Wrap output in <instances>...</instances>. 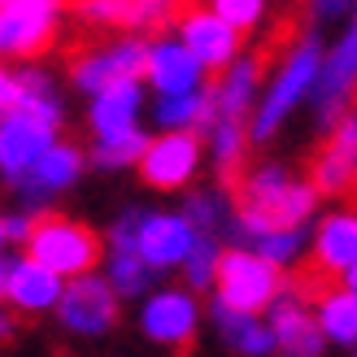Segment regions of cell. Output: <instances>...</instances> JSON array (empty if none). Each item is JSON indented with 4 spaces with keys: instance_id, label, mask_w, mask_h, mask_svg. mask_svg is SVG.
I'll list each match as a JSON object with an SVG mask.
<instances>
[{
    "instance_id": "cell-1",
    "label": "cell",
    "mask_w": 357,
    "mask_h": 357,
    "mask_svg": "<svg viewBox=\"0 0 357 357\" xmlns=\"http://www.w3.org/2000/svg\"><path fill=\"white\" fill-rule=\"evenodd\" d=\"M61 100L44 70H9L0 79V170L17 183L57 144Z\"/></svg>"
},
{
    "instance_id": "cell-2",
    "label": "cell",
    "mask_w": 357,
    "mask_h": 357,
    "mask_svg": "<svg viewBox=\"0 0 357 357\" xmlns=\"http://www.w3.org/2000/svg\"><path fill=\"white\" fill-rule=\"evenodd\" d=\"M236 236L248 244L266 231H296L318 205V188L288 178L283 166H257L253 174L236 178Z\"/></svg>"
},
{
    "instance_id": "cell-3",
    "label": "cell",
    "mask_w": 357,
    "mask_h": 357,
    "mask_svg": "<svg viewBox=\"0 0 357 357\" xmlns=\"http://www.w3.org/2000/svg\"><path fill=\"white\" fill-rule=\"evenodd\" d=\"M323 48H318L314 35H301V44L283 57V66L275 70V79L271 87H266V96L257 105V114L253 122H248V139H271L279 127H283V118H288L292 109L305 96H314V87H318V75H323Z\"/></svg>"
},
{
    "instance_id": "cell-4",
    "label": "cell",
    "mask_w": 357,
    "mask_h": 357,
    "mask_svg": "<svg viewBox=\"0 0 357 357\" xmlns=\"http://www.w3.org/2000/svg\"><path fill=\"white\" fill-rule=\"evenodd\" d=\"M26 257H35L61 279H79V275H92V266L100 261V240L75 218L40 213L31 240H26Z\"/></svg>"
},
{
    "instance_id": "cell-5",
    "label": "cell",
    "mask_w": 357,
    "mask_h": 357,
    "mask_svg": "<svg viewBox=\"0 0 357 357\" xmlns=\"http://www.w3.org/2000/svg\"><path fill=\"white\" fill-rule=\"evenodd\" d=\"M279 266L257 257L253 248H227L218 266V301L240 314L271 310L279 301Z\"/></svg>"
},
{
    "instance_id": "cell-6",
    "label": "cell",
    "mask_w": 357,
    "mask_h": 357,
    "mask_svg": "<svg viewBox=\"0 0 357 357\" xmlns=\"http://www.w3.org/2000/svg\"><path fill=\"white\" fill-rule=\"evenodd\" d=\"M135 79H149V44L135 40V35L92 48L75 61V87L87 96H100L118 83H135Z\"/></svg>"
},
{
    "instance_id": "cell-7",
    "label": "cell",
    "mask_w": 357,
    "mask_h": 357,
    "mask_svg": "<svg viewBox=\"0 0 357 357\" xmlns=\"http://www.w3.org/2000/svg\"><path fill=\"white\" fill-rule=\"evenodd\" d=\"M66 0H5L0 5V52L5 57H35L44 52L52 31H57V13Z\"/></svg>"
},
{
    "instance_id": "cell-8",
    "label": "cell",
    "mask_w": 357,
    "mask_h": 357,
    "mask_svg": "<svg viewBox=\"0 0 357 357\" xmlns=\"http://www.w3.org/2000/svg\"><path fill=\"white\" fill-rule=\"evenodd\" d=\"M353 92H357V13H353L349 31L335 40V48L327 52L323 75H318V87H314L318 122H323L327 131H335V122L344 118Z\"/></svg>"
},
{
    "instance_id": "cell-9",
    "label": "cell",
    "mask_w": 357,
    "mask_h": 357,
    "mask_svg": "<svg viewBox=\"0 0 357 357\" xmlns=\"http://www.w3.org/2000/svg\"><path fill=\"white\" fill-rule=\"evenodd\" d=\"M57 314L70 331L100 335V331H109L114 318H118V288L100 275H79V279L66 283V296H61Z\"/></svg>"
},
{
    "instance_id": "cell-10",
    "label": "cell",
    "mask_w": 357,
    "mask_h": 357,
    "mask_svg": "<svg viewBox=\"0 0 357 357\" xmlns=\"http://www.w3.org/2000/svg\"><path fill=\"white\" fill-rule=\"evenodd\" d=\"M178 40L205 70H227L231 61H240V31L213 9H188L178 17Z\"/></svg>"
},
{
    "instance_id": "cell-11",
    "label": "cell",
    "mask_w": 357,
    "mask_h": 357,
    "mask_svg": "<svg viewBox=\"0 0 357 357\" xmlns=\"http://www.w3.org/2000/svg\"><path fill=\"white\" fill-rule=\"evenodd\" d=\"M357 178V114H344L335 122V131H327V144L318 149L310 166V183L318 196H340L353 188Z\"/></svg>"
},
{
    "instance_id": "cell-12",
    "label": "cell",
    "mask_w": 357,
    "mask_h": 357,
    "mask_svg": "<svg viewBox=\"0 0 357 357\" xmlns=\"http://www.w3.org/2000/svg\"><path fill=\"white\" fill-rule=\"evenodd\" d=\"M0 292H5L9 305L26 310V314H40V310L61 305L66 283H61V275H52L48 266H40L35 257H9L0 266Z\"/></svg>"
},
{
    "instance_id": "cell-13",
    "label": "cell",
    "mask_w": 357,
    "mask_h": 357,
    "mask_svg": "<svg viewBox=\"0 0 357 357\" xmlns=\"http://www.w3.org/2000/svg\"><path fill=\"white\" fill-rule=\"evenodd\" d=\"M201 231L192 227L188 213H144L139 227V253L153 271H170V266H188Z\"/></svg>"
},
{
    "instance_id": "cell-14",
    "label": "cell",
    "mask_w": 357,
    "mask_h": 357,
    "mask_svg": "<svg viewBox=\"0 0 357 357\" xmlns=\"http://www.w3.org/2000/svg\"><path fill=\"white\" fill-rule=\"evenodd\" d=\"M196 166H201V139H196V131H166L162 139L149 144L139 174L153 188H183L196 174Z\"/></svg>"
},
{
    "instance_id": "cell-15",
    "label": "cell",
    "mask_w": 357,
    "mask_h": 357,
    "mask_svg": "<svg viewBox=\"0 0 357 357\" xmlns=\"http://www.w3.org/2000/svg\"><path fill=\"white\" fill-rule=\"evenodd\" d=\"M139 227H144V209H127L114 222V248H109V283L118 288V296H139L149 288L153 266L139 253Z\"/></svg>"
},
{
    "instance_id": "cell-16",
    "label": "cell",
    "mask_w": 357,
    "mask_h": 357,
    "mask_svg": "<svg viewBox=\"0 0 357 357\" xmlns=\"http://www.w3.org/2000/svg\"><path fill=\"white\" fill-rule=\"evenodd\" d=\"M139 327H144L149 340L183 353L196 335V301L188 292H174V288L157 292V296H149L144 314H139Z\"/></svg>"
},
{
    "instance_id": "cell-17",
    "label": "cell",
    "mask_w": 357,
    "mask_h": 357,
    "mask_svg": "<svg viewBox=\"0 0 357 357\" xmlns=\"http://www.w3.org/2000/svg\"><path fill=\"white\" fill-rule=\"evenodd\" d=\"M149 83L162 96H183L205 87V66L188 52L183 40H157L149 44Z\"/></svg>"
},
{
    "instance_id": "cell-18",
    "label": "cell",
    "mask_w": 357,
    "mask_h": 357,
    "mask_svg": "<svg viewBox=\"0 0 357 357\" xmlns=\"http://www.w3.org/2000/svg\"><path fill=\"white\" fill-rule=\"evenodd\" d=\"M257 105V61L253 57H240L222 70V79L209 87V114L201 122V131L209 135V127L218 118H231V122H244V114Z\"/></svg>"
},
{
    "instance_id": "cell-19",
    "label": "cell",
    "mask_w": 357,
    "mask_h": 357,
    "mask_svg": "<svg viewBox=\"0 0 357 357\" xmlns=\"http://www.w3.org/2000/svg\"><path fill=\"white\" fill-rule=\"evenodd\" d=\"M271 331L288 357H318V349L327 340V331L318 327V314H310L296 292L279 296L271 305Z\"/></svg>"
},
{
    "instance_id": "cell-20",
    "label": "cell",
    "mask_w": 357,
    "mask_h": 357,
    "mask_svg": "<svg viewBox=\"0 0 357 357\" xmlns=\"http://www.w3.org/2000/svg\"><path fill=\"white\" fill-rule=\"evenodd\" d=\"M79 166H83L79 149H70V144H52V149L40 157V162H35L22 178H17V196H22L31 209H40V205H48L61 188L75 183Z\"/></svg>"
},
{
    "instance_id": "cell-21",
    "label": "cell",
    "mask_w": 357,
    "mask_h": 357,
    "mask_svg": "<svg viewBox=\"0 0 357 357\" xmlns=\"http://www.w3.org/2000/svg\"><path fill=\"white\" fill-rule=\"evenodd\" d=\"M357 266V213H331L314 236V271L318 275H349Z\"/></svg>"
},
{
    "instance_id": "cell-22",
    "label": "cell",
    "mask_w": 357,
    "mask_h": 357,
    "mask_svg": "<svg viewBox=\"0 0 357 357\" xmlns=\"http://www.w3.org/2000/svg\"><path fill=\"white\" fill-rule=\"evenodd\" d=\"M213 323H218L222 340L244 357H266V353L279 349L271 323H257V314H240V310L222 305V301H213Z\"/></svg>"
},
{
    "instance_id": "cell-23",
    "label": "cell",
    "mask_w": 357,
    "mask_h": 357,
    "mask_svg": "<svg viewBox=\"0 0 357 357\" xmlns=\"http://www.w3.org/2000/svg\"><path fill=\"white\" fill-rule=\"evenodd\" d=\"M135 114H139V79L135 83H118L109 92L92 96V131H96V139L135 131Z\"/></svg>"
},
{
    "instance_id": "cell-24",
    "label": "cell",
    "mask_w": 357,
    "mask_h": 357,
    "mask_svg": "<svg viewBox=\"0 0 357 357\" xmlns=\"http://www.w3.org/2000/svg\"><path fill=\"white\" fill-rule=\"evenodd\" d=\"M318 327L327 331V340L335 344H353L357 340V292L335 288L318 301Z\"/></svg>"
},
{
    "instance_id": "cell-25",
    "label": "cell",
    "mask_w": 357,
    "mask_h": 357,
    "mask_svg": "<svg viewBox=\"0 0 357 357\" xmlns=\"http://www.w3.org/2000/svg\"><path fill=\"white\" fill-rule=\"evenodd\" d=\"M205 114H209V87L157 100V122H162L166 131H201Z\"/></svg>"
},
{
    "instance_id": "cell-26",
    "label": "cell",
    "mask_w": 357,
    "mask_h": 357,
    "mask_svg": "<svg viewBox=\"0 0 357 357\" xmlns=\"http://www.w3.org/2000/svg\"><path fill=\"white\" fill-rule=\"evenodd\" d=\"M244 144H248V135L240 122H231V118H218L209 127V149H213V162H218V170L236 183V170L244 162Z\"/></svg>"
},
{
    "instance_id": "cell-27",
    "label": "cell",
    "mask_w": 357,
    "mask_h": 357,
    "mask_svg": "<svg viewBox=\"0 0 357 357\" xmlns=\"http://www.w3.org/2000/svg\"><path fill=\"white\" fill-rule=\"evenodd\" d=\"M149 144L153 139H144V131H122V135H105V139H96V166H105V170H114V166H139L144 162V153H149Z\"/></svg>"
},
{
    "instance_id": "cell-28",
    "label": "cell",
    "mask_w": 357,
    "mask_h": 357,
    "mask_svg": "<svg viewBox=\"0 0 357 357\" xmlns=\"http://www.w3.org/2000/svg\"><path fill=\"white\" fill-rule=\"evenodd\" d=\"M248 244H253L257 257L275 261V266H288V261H296L301 244H305V227H296V231H266V236H253Z\"/></svg>"
},
{
    "instance_id": "cell-29",
    "label": "cell",
    "mask_w": 357,
    "mask_h": 357,
    "mask_svg": "<svg viewBox=\"0 0 357 357\" xmlns=\"http://www.w3.org/2000/svg\"><path fill=\"white\" fill-rule=\"evenodd\" d=\"M218 266H222V248H218V236H201L188 257V283L192 288H209L218 283Z\"/></svg>"
},
{
    "instance_id": "cell-30",
    "label": "cell",
    "mask_w": 357,
    "mask_h": 357,
    "mask_svg": "<svg viewBox=\"0 0 357 357\" xmlns=\"http://www.w3.org/2000/svg\"><path fill=\"white\" fill-rule=\"evenodd\" d=\"M188 218L201 236H218V222H222V196L218 192H196L188 196Z\"/></svg>"
},
{
    "instance_id": "cell-31",
    "label": "cell",
    "mask_w": 357,
    "mask_h": 357,
    "mask_svg": "<svg viewBox=\"0 0 357 357\" xmlns=\"http://www.w3.org/2000/svg\"><path fill=\"white\" fill-rule=\"evenodd\" d=\"M209 9L218 13V17H227L236 31H248V26H257L266 0H209Z\"/></svg>"
},
{
    "instance_id": "cell-32",
    "label": "cell",
    "mask_w": 357,
    "mask_h": 357,
    "mask_svg": "<svg viewBox=\"0 0 357 357\" xmlns=\"http://www.w3.org/2000/svg\"><path fill=\"white\" fill-rule=\"evenodd\" d=\"M0 231H5V240H9V244H26V240H31V231H35V218H31V213H9Z\"/></svg>"
},
{
    "instance_id": "cell-33",
    "label": "cell",
    "mask_w": 357,
    "mask_h": 357,
    "mask_svg": "<svg viewBox=\"0 0 357 357\" xmlns=\"http://www.w3.org/2000/svg\"><path fill=\"white\" fill-rule=\"evenodd\" d=\"M314 17H344L349 9H357V0H310Z\"/></svg>"
},
{
    "instance_id": "cell-34",
    "label": "cell",
    "mask_w": 357,
    "mask_h": 357,
    "mask_svg": "<svg viewBox=\"0 0 357 357\" xmlns=\"http://www.w3.org/2000/svg\"><path fill=\"white\" fill-rule=\"evenodd\" d=\"M344 288H349V292H357V266H353V271L344 275Z\"/></svg>"
},
{
    "instance_id": "cell-35",
    "label": "cell",
    "mask_w": 357,
    "mask_h": 357,
    "mask_svg": "<svg viewBox=\"0 0 357 357\" xmlns=\"http://www.w3.org/2000/svg\"><path fill=\"white\" fill-rule=\"evenodd\" d=\"M353 192H357V178H353Z\"/></svg>"
},
{
    "instance_id": "cell-36",
    "label": "cell",
    "mask_w": 357,
    "mask_h": 357,
    "mask_svg": "<svg viewBox=\"0 0 357 357\" xmlns=\"http://www.w3.org/2000/svg\"><path fill=\"white\" fill-rule=\"evenodd\" d=\"M0 5H5V0H0Z\"/></svg>"
},
{
    "instance_id": "cell-37",
    "label": "cell",
    "mask_w": 357,
    "mask_h": 357,
    "mask_svg": "<svg viewBox=\"0 0 357 357\" xmlns=\"http://www.w3.org/2000/svg\"><path fill=\"white\" fill-rule=\"evenodd\" d=\"M174 5H178V0H174Z\"/></svg>"
}]
</instances>
